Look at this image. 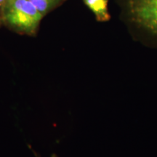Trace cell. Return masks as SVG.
Here are the masks:
<instances>
[{"mask_svg":"<svg viewBox=\"0 0 157 157\" xmlns=\"http://www.w3.org/2000/svg\"><path fill=\"white\" fill-rule=\"evenodd\" d=\"M119 17L133 34L157 46V0H115Z\"/></svg>","mask_w":157,"mask_h":157,"instance_id":"6da1fadb","label":"cell"},{"mask_svg":"<svg viewBox=\"0 0 157 157\" xmlns=\"http://www.w3.org/2000/svg\"><path fill=\"white\" fill-rule=\"evenodd\" d=\"M43 17L29 0H8L2 11L1 21L17 34L35 36Z\"/></svg>","mask_w":157,"mask_h":157,"instance_id":"7a4b0ae2","label":"cell"},{"mask_svg":"<svg viewBox=\"0 0 157 157\" xmlns=\"http://www.w3.org/2000/svg\"><path fill=\"white\" fill-rule=\"evenodd\" d=\"M83 2L98 22H108L111 20V16L108 8L109 0H83Z\"/></svg>","mask_w":157,"mask_h":157,"instance_id":"3957f363","label":"cell"},{"mask_svg":"<svg viewBox=\"0 0 157 157\" xmlns=\"http://www.w3.org/2000/svg\"><path fill=\"white\" fill-rule=\"evenodd\" d=\"M29 1L38 9V10L44 17L50 12L53 11L55 9L62 5L66 0H29Z\"/></svg>","mask_w":157,"mask_h":157,"instance_id":"277c9868","label":"cell"},{"mask_svg":"<svg viewBox=\"0 0 157 157\" xmlns=\"http://www.w3.org/2000/svg\"><path fill=\"white\" fill-rule=\"evenodd\" d=\"M8 0H0V26H2V21H1V14H2V11L4 6L5 5V4L7 3V2Z\"/></svg>","mask_w":157,"mask_h":157,"instance_id":"5b68a950","label":"cell"},{"mask_svg":"<svg viewBox=\"0 0 157 157\" xmlns=\"http://www.w3.org/2000/svg\"><path fill=\"white\" fill-rule=\"evenodd\" d=\"M52 157H58V156H57L56 155L54 154H52Z\"/></svg>","mask_w":157,"mask_h":157,"instance_id":"8992f818","label":"cell"}]
</instances>
